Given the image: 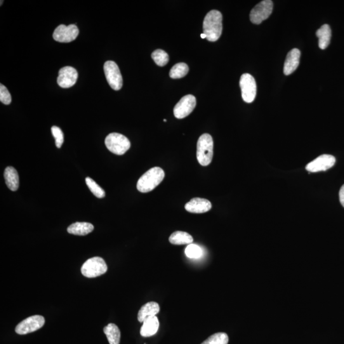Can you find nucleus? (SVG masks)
Returning <instances> with one entry per match:
<instances>
[{
    "label": "nucleus",
    "mask_w": 344,
    "mask_h": 344,
    "mask_svg": "<svg viewBox=\"0 0 344 344\" xmlns=\"http://www.w3.org/2000/svg\"><path fill=\"white\" fill-rule=\"evenodd\" d=\"M164 178L163 169L159 167H154L148 169L139 179L136 188L141 193L151 192L161 183Z\"/></svg>",
    "instance_id": "f03ea898"
},
{
    "label": "nucleus",
    "mask_w": 344,
    "mask_h": 344,
    "mask_svg": "<svg viewBox=\"0 0 344 344\" xmlns=\"http://www.w3.org/2000/svg\"><path fill=\"white\" fill-rule=\"evenodd\" d=\"M52 133L56 140V145L58 148H61L64 142V135L63 131L58 126H54L51 128Z\"/></svg>",
    "instance_id": "cd10ccee"
},
{
    "label": "nucleus",
    "mask_w": 344,
    "mask_h": 344,
    "mask_svg": "<svg viewBox=\"0 0 344 344\" xmlns=\"http://www.w3.org/2000/svg\"><path fill=\"white\" fill-rule=\"evenodd\" d=\"M169 242L174 245H190L193 243V238L187 232L178 231L172 233L169 238Z\"/></svg>",
    "instance_id": "4be33fe9"
},
{
    "label": "nucleus",
    "mask_w": 344,
    "mask_h": 344,
    "mask_svg": "<svg viewBox=\"0 0 344 344\" xmlns=\"http://www.w3.org/2000/svg\"><path fill=\"white\" fill-rule=\"evenodd\" d=\"M45 318L42 315H32L23 320L16 326L15 331L19 334H27L36 331L44 326Z\"/></svg>",
    "instance_id": "6e6552de"
},
{
    "label": "nucleus",
    "mask_w": 344,
    "mask_h": 344,
    "mask_svg": "<svg viewBox=\"0 0 344 344\" xmlns=\"http://www.w3.org/2000/svg\"><path fill=\"white\" fill-rule=\"evenodd\" d=\"M94 226L91 223L77 222L70 225L67 231L70 234L84 236L93 232Z\"/></svg>",
    "instance_id": "6ab92c4d"
},
{
    "label": "nucleus",
    "mask_w": 344,
    "mask_h": 344,
    "mask_svg": "<svg viewBox=\"0 0 344 344\" xmlns=\"http://www.w3.org/2000/svg\"><path fill=\"white\" fill-rule=\"evenodd\" d=\"M228 341L229 338L228 334L223 332H220L209 336L202 344H228Z\"/></svg>",
    "instance_id": "b1692460"
},
{
    "label": "nucleus",
    "mask_w": 344,
    "mask_h": 344,
    "mask_svg": "<svg viewBox=\"0 0 344 344\" xmlns=\"http://www.w3.org/2000/svg\"><path fill=\"white\" fill-rule=\"evenodd\" d=\"M301 53L298 49H293L287 54L284 66V73L289 75L295 71L300 64Z\"/></svg>",
    "instance_id": "2eb2a0df"
},
{
    "label": "nucleus",
    "mask_w": 344,
    "mask_h": 344,
    "mask_svg": "<svg viewBox=\"0 0 344 344\" xmlns=\"http://www.w3.org/2000/svg\"><path fill=\"white\" fill-rule=\"evenodd\" d=\"M201 38L202 39H207L206 35H205L204 34H202L201 35Z\"/></svg>",
    "instance_id": "7c9ffc66"
},
{
    "label": "nucleus",
    "mask_w": 344,
    "mask_h": 344,
    "mask_svg": "<svg viewBox=\"0 0 344 344\" xmlns=\"http://www.w3.org/2000/svg\"><path fill=\"white\" fill-rule=\"evenodd\" d=\"M214 142L209 134L205 133L200 136L197 143V157L202 166H208L213 158Z\"/></svg>",
    "instance_id": "7ed1b4c3"
},
{
    "label": "nucleus",
    "mask_w": 344,
    "mask_h": 344,
    "mask_svg": "<svg viewBox=\"0 0 344 344\" xmlns=\"http://www.w3.org/2000/svg\"><path fill=\"white\" fill-rule=\"evenodd\" d=\"M316 36L319 39L320 49H325L330 43L331 30L328 25H324L317 31Z\"/></svg>",
    "instance_id": "aec40b11"
},
{
    "label": "nucleus",
    "mask_w": 344,
    "mask_h": 344,
    "mask_svg": "<svg viewBox=\"0 0 344 344\" xmlns=\"http://www.w3.org/2000/svg\"><path fill=\"white\" fill-rule=\"evenodd\" d=\"M110 344H119L121 340V331L117 325L110 323L103 329Z\"/></svg>",
    "instance_id": "412c9836"
},
{
    "label": "nucleus",
    "mask_w": 344,
    "mask_h": 344,
    "mask_svg": "<svg viewBox=\"0 0 344 344\" xmlns=\"http://www.w3.org/2000/svg\"><path fill=\"white\" fill-rule=\"evenodd\" d=\"M185 209L191 213H206L212 209V204L208 200L195 198L186 204Z\"/></svg>",
    "instance_id": "4468645a"
},
{
    "label": "nucleus",
    "mask_w": 344,
    "mask_h": 344,
    "mask_svg": "<svg viewBox=\"0 0 344 344\" xmlns=\"http://www.w3.org/2000/svg\"><path fill=\"white\" fill-rule=\"evenodd\" d=\"M0 101L5 105H9L12 101L10 93L3 84L0 85Z\"/></svg>",
    "instance_id": "c85d7f7f"
},
{
    "label": "nucleus",
    "mask_w": 344,
    "mask_h": 344,
    "mask_svg": "<svg viewBox=\"0 0 344 344\" xmlns=\"http://www.w3.org/2000/svg\"><path fill=\"white\" fill-rule=\"evenodd\" d=\"M107 265L100 257H93L83 264L81 268L82 274L84 277L95 278L107 272Z\"/></svg>",
    "instance_id": "39448f33"
},
{
    "label": "nucleus",
    "mask_w": 344,
    "mask_h": 344,
    "mask_svg": "<svg viewBox=\"0 0 344 344\" xmlns=\"http://www.w3.org/2000/svg\"><path fill=\"white\" fill-rule=\"evenodd\" d=\"M159 326V320L155 315L148 317L143 322L140 329V334L143 337H149L154 335L158 330Z\"/></svg>",
    "instance_id": "dca6fc26"
},
{
    "label": "nucleus",
    "mask_w": 344,
    "mask_h": 344,
    "mask_svg": "<svg viewBox=\"0 0 344 344\" xmlns=\"http://www.w3.org/2000/svg\"><path fill=\"white\" fill-rule=\"evenodd\" d=\"M79 34V28L76 25H61L54 30L53 38L56 41L61 42V43H69L75 41Z\"/></svg>",
    "instance_id": "9d476101"
},
{
    "label": "nucleus",
    "mask_w": 344,
    "mask_h": 344,
    "mask_svg": "<svg viewBox=\"0 0 344 344\" xmlns=\"http://www.w3.org/2000/svg\"><path fill=\"white\" fill-rule=\"evenodd\" d=\"M160 310L159 304L155 301H150L141 307L138 313V320L140 322H143L147 318L155 316L158 314Z\"/></svg>",
    "instance_id": "f3484780"
},
{
    "label": "nucleus",
    "mask_w": 344,
    "mask_h": 344,
    "mask_svg": "<svg viewBox=\"0 0 344 344\" xmlns=\"http://www.w3.org/2000/svg\"><path fill=\"white\" fill-rule=\"evenodd\" d=\"M4 178L7 187L13 192H16L20 186V179L17 170L13 166L7 167L5 169Z\"/></svg>",
    "instance_id": "a211bd4d"
},
{
    "label": "nucleus",
    "mask_w": 344,
    "mask_h": 344,
    "mask_svg": "<svg viewBox=\"0 0 344 344\" xmlns=\"http://www.w3.org/2000/svg\"><path fill=\"white\" fill-rule=\"evenodd\" d=\"M223 16L220 11H210L204 19V34L210 42H216L220 39L223 31Z\"/></svg>",
    "instance_id": "f257e3e1"
},
{
    "label": "nucleus",
    "mask_w": 344,
    "mask_h": 344,
    "mask_svg": "<svg viewBox=\"0 0 344 344\" xmlns=\"http://www.w3.org/2000/svg\"><path fill=\"white\" fill-rule=\"evenodd\" d=\"M78 79V73L74 68L65 67L59 71L57 82L62 88H69L74 86Z\"/></svg>",
    "instance_id": "ddd939ff"
},
{
    "label": "nucleus",
    "mask_w": 344,
    "mask_h": 344,
    "mask_svg": "<svg viewBox=\"0 0 344 344\" xmlns=\"http://www.w3.org/2000/svg\"><path fill=\"white\" fill-rule=\"evenodd\" d=\"M151 56L154 62L159 67H163L168 63L169 56L168 54L161 49H157V50L153 52Z\"/></svg>",
    "instance_id": "393cba45"
},
{
    "label": "nucleus",
    "mask_w": 344,
    "mask_h": 344,
    "mask_svg": "<svg viewBox=\"0 0 344 344\" xmlns=\"http://www.w3.org/2000/svg\"><path fill=\"white\" fill-rule=\"evenodd\" d=\"M106 147L110 152L116 155H123L129 149L131 143L128 138L121 134L112 133L105 138Z\"/></svg>",
    "instance_id": "20e7f679"
},
{
    "label": "nucleus",
    "mask_w": 344,
    "mask_h": 344,
    "mask_svg": "<svg viewBox=\"0 0 344 344\" xmlns=\"http://www.w3.org/2000/svg\"><path fill=\"white\" fill-rule=\"evenodd\" d=\"M197 105L196 98L192 95L184 96L177 103L174 109L176 118L183 119L188 116L195 109Z\"/></svg>",
    "instance_id": "9b49d317"
},
{
    "label": "nucleus",
    "mask_w": 344,
    "mask_h": 344,
    "mask_svg": "<svg viewBox=\"0 0 344 344\" xmlns=\"http://www.w3.org/2000/svg\"><path fill=\"white\" fill-rule=\"evenodd\" d=\"M185 253L189 258L198 259L202 256V250L197 245L191 244L186 247Z\"/></svg>",
    "instance_id": "bb28decb"
},
{
    "label": "nucleus",
    "mask_w": 344,
    "mask_h": 344,
    "mask_svg": "<svg viewBox=\"0 0 344 344\" xmlns=\"http://www.w3.org/2000/svg\"><path fill=\"white\" fill-rule=\"evenodd\" d=\"M335 162L336 159L333 155L329 154L319 155L316 159L313 160L306 166V169L308 171L312 172V173L326 171L333 167Z\"/></svg>",
    "instance_id": "f8f14e48"
},
{
    "label": "nucleus",
    "mask_w": 344,
    "mask_h": 344,
    "mask_svg": "<svg viewBox=\"0 0 344 344\" xmlns=\"http://www.w3.org/2000/svg\"><path fill=\"white\" fill-rule=\"evenodd\" d=\"M240 87L242 91V97L245 102L252 103L256 96L255 79L249 74H244L240 77Z\"/></svg>",
    "instance_id": "1a4fd4ad"
},
{
    "label": "nucleus",
    "mask_w": 344,
    "mask_h": 344,
    "mask_svg": "<svg viewBox=\"0 0 344 344\" xmlns=\"http://www.w3.org/2000/svg\"><path fill=\"white\" fill-rule=\"evenodd\" d=\"M339 199H340L341 206L344 207V185L341 186L340 192H339Z\"/></svg>",
    "instance_id": "c756f323"
},
{
    "label": "nucleus",
    "mask_w": 344,
    "mask_h": 344,
    "mask_svg": "<svg viewBox=\"0 0 344 344\" xmlns=\"http://www.w3.org/2000/svg\"><path fill=\"white\" fill-rule=\"evenodd\" d=\"M86 183L87 186H88L89 189L90 190L92 193H93L95 197L98 198V199H102V198L105 197V191L103 190L95 181L93 180V179L87 178L86 179Z\"/></svg>",
    "instance_id": "a878e982"
},
{
    "label": "nucleus",
    "mask_w": 344,
    "mask_h": 344,
    "mask_svg": "<svg viewBox=\"0 0 344 344\" xmlns=\"http://www.w3.org/2000/svg\"><path fill=\"white\" fill-rule=\"evenodd\" d=\"M273 2L264 0L254 7L250 14V20L253 24L260 25L270 17L273 11Z\"/></svg>",
    "instance_id": "0eeeda50"
},
{
    "label": "nucleus",
    "mask_w": 344,
    "mask_h": 344,
    "mask_svg": "<svg viewBox=\"0 0 344 344\" xmlns=\"http://www.w3.org/2000/svg\"><path fill=\"white\" fill-rule=\"evenodd\" d=\"M188 72H189V67L187 64L185 63H179L171 68L169 72V77L174 79H181L185 77Z\"/></svg>",
    "instance_id": "5701e85b"
},
{
    "label": "nucleus",
    "mask_w": 344,
    "mask_h": 344,
    "mask_svg": "<svg viewBox=\"0 0 344 344\" xmlns=\"http://www.w3.org/2000/svg\"><path fill=\"white\" fill-rule=\"evenodd\" d=\"M103 68L108 84L114 90H120L122 86V77L118 66L114 61H108Z\"/></svg>",
    "instance_id": "423d86ee"
}]
</instances>
